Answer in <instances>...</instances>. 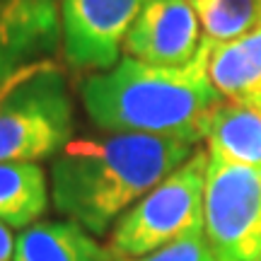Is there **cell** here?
<instances>
[{
	"instance_id": "obj_1",
	"label": "cell",
	"mask_w": 261,
	"mask_h": 261,
	"mask_svg": "<svg viewBox=\"0 0 261 261\" xmlns=\"http://www.w3.org/2000/svg\"><path fill=\"white\" fill-rule=\"evenodd\" d=\"M194 145L158 136L75 138L51 162V198L61 215L104 234L128 208L181 167Z\"/></svg>"
},
{
	"instance_id": "obj_2",
	"label": "cell",
	"mask_w": 261,
	"mask_h": 261,
	"mask_svg": "<svg viewBox=\"0 0 261 261\" xmlns=\"http://www.w3.org/2000/svg\"><path fill=\"white\" fill-rule=\"evenodd\" d=\"M80 99L92 123L107 133L158 136L189 145L205 140L211 116L225 102L198 56L181 68L123 56L109 70L87 75Z\"/></svg>"
},
{
	"instance_id": "obj_3",
	"label": "cell",
	"mask_w": 261,
	"mask_h": 261,
	"mask_svg": "<svg viewBox=\"0 0 261 261\" xmlns=\"http://www.w3.org/2000/svg\"><path fill=\"white\" fill-rule=\"evenodd\" d=\"M70 133L73 102L56 61L27 68L0 92V162L56 158Z\"/></svg>"
},
{
	"instance_id": "obj_4",
	"label": "cell",
	"mask_w": 261,
	"mask_h": 261,
	"mask_svg": "<svg viewBox=\"0 0 261 261\" xmlns=\"http://www.w3.org/2000/svg\"><path fill=\"white\" fill-rule=\"evenodd\" d=\"M205 174L208 150L194 155L148 191L116 220L109 237L114 261L138 259L205 230Z\"/></svg>"
},
{
	"instance_id": "obj_5",
	"label": "cell",
	"mask_w": 261,
	"mask_h": 261,
	"mask_svg": "<svg viewBox=\"0 0 261 261\" xmlns=\"http://www.w3.org/2000/svg\"><path fill=\"white\" fill-rule=\"evenodd\" d=\"M203 232L218 261H261V169L208 152Z\"/></svg>"
},
{
	"instance_id": "obj_6",
	"label": "cell",
	"mask_w": 261,
	"mask_h": 261,
	"mask_svg": "<svg viewBox=\"0 0 261 261\" xmlns=\"http://www.w3.org/2000/svg\"><path fill=\"white\" fill-rule=\"evenodd\" d=\"M145 0H58L61 48L75 70H109Z\"/></svg>"
},
{
	"instance_id": "obj_7",
	"label": "cell",
	"mask_w": 261,
	"mask_h": 261,
	"mask_svg": "<svg viewBox=\"0 0 261 261\" xmlns=\"http://www.w3.org/2000/svg\"><path fill=\"white\" fill-rule=\"evenodd\" d=\"M201 24L189 0H145L133 19L123 56L140 63L181 68L201 51Z\"/></svg>"
},
{
	"instance_id": "obj_8",
	"label": "cell",
	"mask_w": 261,
	"mask_h": 261,
	"mask_svg": "<svg viewBox=\"0 0 261 261\" xmlns=\"http://www.w3.org/2000/svg\"><path fill=\"white\" fill-rule=\"evenodd\" d=\"M58 46V0H0V92L27 68L54 61Z\"/></svg>"
},
{
	"instance_id": "obj_9",
	"label": "cell",
	"mask_w": 261,
	"mask_h": 261,
	"mask_svg": "<svg viewBox=\"0 0 261 261\" xmlns=\"http://www.w3.org/2000/svg\"><path fill=\"white\" fill-rule=\"evenodd\" d=\"M198 58L225 102L261 104V27L232 41H203Z\"/></svg>"
},
{
	"instance_id": "obj_10",
	"label": "cell",
	"mask_w": 261,
	"mask_h": 261,
	"mask_svg": "<svg viewBox=\"0 0 261 261\" xmlns=\"http://www.w3.org/2000/svg\"><path fill=\"white\" fill-rule=\"evenodd\" d=\"M15 261H114V256L73 220H39L17 234Z\"/></svg>"
},
{
	"instance_id": "obj_11",
	"label": "cell",
	"mask_w": 261,
	"mask_h": 261,
	"mask_svg": "<svg viewBox=\"0 0 261 261\" xmlns=\"http://www.w3.org/2000/svg\"><path fill=\"white\" fill-rule=\"evenodd\" d=\"M205 143L215 158L261 169V104L223 102L211 116Z\"/></svg>"
},
{
	"instance_id": "obj_12",
	"label": "cell",
	"mask_w": 261,
	"mask_h": 261,
	"mask_svg": "<svg viewBox=\"0 0 261 261\" xmlns=\"http://www.w3.org/2000/svg\"><path fill=\"white\" fill-rule=\"evenodd\" d=\"M48 208L46 172L37 162H0V223L24 230Z\"/></svg>"
},
{
	"instance_id": "obj_13",
	"label": "cell",
	"mask_w": 261,
	"mask_h": 261,
	"mask_svg": "<svg viewBox=\"0 0 261 261\" xmlns=\"http://www.w3.org/2000/svg\"><path fill=\"white\" fill-rule=\"evenodd\" d=\"M194 8L203 41L223 44L261 27V0H189Z\"/></svg>"
},
{
	"instance_id": "obj_14",
	"label": "cell",
	"mask_w": 261,
	"mask_h": 261,
	"mask_svg": "<svg viewBox=\"0 0 261 261\" xmlns=\"http://www.w3.org/2000/svg\"><path fill=\"white\" fill-rule=\"evenodd\" d=\"M121 261H218L215 259L211 244L203 234H194V237H184L179 242H172L162 247L158 252L138 256V259H121Z\"/></svg>"
},
{
	"instance_id": "obj_15",
	"label": "cell",
	"mask_w": 261,
	"mask_h": 261,
	"mask_svg": "<svg viewBox=\"0 0 261 261\" xmlns=\"http://www.w3.org/2000/svg\"><path fill=\"white\" fill-rule=\"evenodd\" d=\"M15 242L17 237L12 234V227L0 223V261H15Z\"/></svg>"
}]
</instances>
